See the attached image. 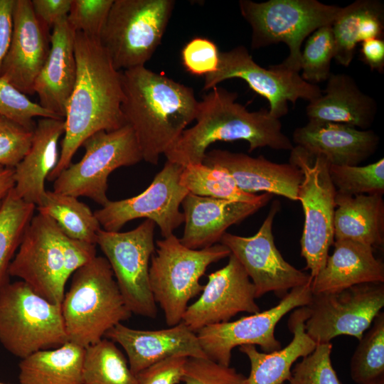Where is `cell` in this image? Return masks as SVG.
<instances>
[{
	"mask_svg": "<svg viewBox=\"0 0 384 384\" xmlns=\"http://www.w3.org/2000/svg\"><path fill=\"white\" fill-rule=\"evenodd\" d=\"M334 240H350L381 248L384 244V201L380 194H336Z\"/></svg>",
	"mask_w": 384,
	"mask_h": 384,
	"instance_id": "29",
	"label": "cell"
},
{
	"mask_svg": "<svg viewBox=\"0 0 384 384\" xmlns=\"http://www.w3.org/2000/svg\"><path fill=\"white\" fill-rule=\"evenodd\" d=\"M331 342L316 343L292 370L289 384H341L331 363Z\"/></svg>",
	"mask_w": 384,
	"mask_h": 384,
	"instance_id": "40",
	"label": "cell"
},
{
	"mask_svg": "<svg viewBox=\"0 0 384 384\" xmlns=\"http://www.w3.org/2000/svg\"><path fill=\"white\" fill-rule=\"evenodd\" d=\"M309 316L307 306L298 307L290 314L288 327L293 338L283 348L265 353L258 351L253 345L239 346L240 351L247 356L250 363V374L243 384H282L289 380L293 363L310 354L316 346L305 331Z\"/></svg>",
	"mask_w": 384,
	"mask_h": 384,
	"instance_id": "28",
	"label": "cell"
},
{
	"mask_svg": "<svg viewBox=\"0 0 384 384\" xmlns=\"http://www.w3.org/2000/svg\"><path fill=\"white\" fill-rule=\"evenodd\" d=\"M230 255V250L221 243L190 249L174 234L156 241L149 265V283L168 326L182 321L188 302L204 287L199 280L208 267Z\"/></svg>",
	"mask_w": 384,
	"mask_h": 384,
	"instance_id": "6",
	"label": "cell"
},
{
	"mask_svg": "<svg viewBox=\"0 0 384 384\" xmlns=\"http://www.w3.org/2000/svg\"><path fill=\"white\" fill-rule=\"evenodd\" d=\"M179 181L188 193L200 196L251 203H267L272 197L268 193H245L225 169L203 163L183 166Z\"/></svg>",
	"mask_w": 384,
	"mask_h": 384,
	"instance_id": "32",
	"label": "cell"
},
{
	"mask_svg": "<svg viewBox=\"0 0 384 384\" xmlns=\"http://www.w3.org/2000/svg\"><path fill=\"white\" fill-rule=\"evenodd\" d=\"M75 33L67 18L53 26L48 55L33 85L41 107L63 119L76 80Z\"/></svg>",
	"mask_w": 384,
	"mask_h": 384,
	"instance_id": "24",
	"label": "cell"
},
{
	"mask_svg": "<svg viewBox=\"0 0 384 384\" xmlns=\"http://www.w3.org/2000/svg\"><path fill=\"white\" fill-rule=\"evenodd\" d=\"M361 59L371 70L384 71V41L373 38L361 43Z\"/></svg>",
	"mask_w": 384,
	"mask_h": 384,
	"instance_id": "49",
	"label": "cell"
},
{
	"mask_svg": "<svg viewBox=\"0 0 384 384\" xmlns=\"http://www.w3.org/2000/svg\"><path fill=\"white\" fill-rule=\"evenodd\" d=\"M50 36L36 18L31 1L15 0L12 36L1 77L26 95L34 94V82L49 53Z\"/></svg>",
	"mask_w": 384,
	"mask_h": 384,
	"instance_id": "19",
	"label": "cell"
},
{
	"mask_svg": "<svg viewBox=\"0 0 384 384\" xmlns=\"http://www.w3.org/2000/svg\"><path fill=\"white\" fill-rule=\"evenodd\" d=\"M305 331L316 343L351 336L361 339L384 306V284L368 282L312 294Z\"/></svg>",
	"mask_w": 384,
	"mask_h": 384,
	"instance_id": "13",
	"label": "cell"
},
{
	"mask_svg": "<svg viewBox=\"0 0 384 384\" xmlns=\"http://www.w3.org/2000/svg\"><path fill=\"white\" fill-rule=\"evenodd\" d=\"M238 95L216 86L198 101L196 124L186 128L164 154L167 161L182 166L203 162L207 149L216 142L246 141L249 152L270 147L291 151L294 146L282 131L279 119L268 109L250 111L238 102Z\"/></svg>",
	"mask_w": 384,
	"mask_h": 384,
	"instance_id": "3",
	"label": "cell"
},
{
	"mask_svg": "<svg viewBox=\"0 0 384 384\" xmlns=\"http://www.w3.org/2000/svg\"><path fill=\"white\" fill-rule=\"evenodd\" d=\"M310 283L293 288L276 306L267 310L198 330L196 335L208 358L229 366L232 351L237 346L257 345L265 353L280 349L281 343L274 336L276 325L292 310L310 303Z\"/></svg>",
	"mask_w": 384,
	"mask_h": 384,
	"instance_id": "14",
	"label": "cell"
},
{
	"mask_svg": "<svg viewBox=\"0 0 384 384\" xmlns=\"http://www.w3.org/2000/svg\"><path fill=\"white\" fill-rule=\"evenodd\" d=\"M72 0H31L33 13L40 23L48 31L67 18Z\"/></svg>",
	"mask_w": 384,
	"mask_h": 384,
	"instance_id": "47",
	"label": "cell"
},
{
	"mask_svg": "<svg viewBox=\"0 0 384 384\" xmlns=\"http://www.w3.org/2000/svg\"><path fill=\"white\" fill-rule=\"evenodd\" d=\"M75 55L76 80L66 107L59 159L48 177L50 181L69 166L73 156L88 137L126 124L121 110V71L114 68L100 39L76 32Z\"/></svg>",
	"mask_w": 384,
	"mask_h": 384,
	"instance_id": "1",
	"label": "cell"
},
{
	"mask_svg": "<svg viewBox=\"0 0 384 384\" xmlns=\"http://www.w3.org/2000/svg\"><path fill=\"white\" fill-rule=\"evenodd\" d=\"M232 78L243 80L253 91L265 97L269 103V113L278 119L288 113L289 102L294 105L299 99L311 102L322 94L317 85L304 80L299 73L279 64L268 68L260 66L243 46L220 52L218 70L205 76L203 89L210 90Z\"/></svg>",
	"mask_w": 384,
	"mask_h": 384,
	"instance_id": "12",
	"label": "cell"
},
{
	"mask_svg": "<svg viewBox=\"0 0 384 384\" xmlns=\"http://www.w3.org/2000/svg\"><path fill=\"white\" fill-rule=\"evenodd\" d=\"M36 209L53 220L65 236L97 245L100 223L91 209L78 198L46 191Z\"/></svg>",
	"mask_w": 384,
	"mask_h": 384,
	"instance_id": "31",
	"label": "cell"
},
{
	"mask_svg": "<svg viewBox=\"0 0 384 384\" xmlns=\"http://www.w3.org/2000/svg\"><path fill=\"white\" fill-rule=\"evenodd\" d=\"M14 4L15 0H0V77L12 36Z\"/></svg>",
	"mask_w": 384,
	"mask_h": 384,
	"instance_id": "48",
	"label": "cell"
},
{
	"mask_svg": "<svg viewBox=\"0 0 384 384\" xmlns=\"http://www.w3.org/2000/svg\"><path fill=\"white\" fill-rule=\"evenodd\" d=\"M156 224L146 219L127 232L100 229L98 245L107 260L126 306L132 314L154 319L156 303L149 283V261L155 252Z\"/></svg>",
	"mask_w": 384,
	"mask_h": 384,
	"instance_id": "11",
	"label": "cell"
},
{
	"mask_svg": "<svg viewBox=\"0 0 384 384\" xmlns=\"http://www.w3.org/2000/svg\"><path fill=\"white\" fill-rule=\"evenodd\" d=\"M33 129L0 116V166L14 169L28 152Z\"/></svg>",
	"mask_w": 384,
	"mask_h": 384,
	"instance_id": "43",
	"label": "cell"
},
{
	"mask_svg": "<svg viewBox=\"0 0 384 384\" xmlns=\"http://www.w3.org/2000/svg\"><path fill=\"white\" fill-rule=\"evenodd\" d=\"M0 116L21 126L34 129V118L63 119L31 101L8 81L0 77Z\"/></svg>",
	"mask_w": 384,
	"mask_h": 384,
	"instance_id": "39",
	"label": "cell"
},
{
	"mask_svg": "<svg viewBox=\"0 0 384 384\" xmlns=\"http://www.w3.org/2000/svg\"><path fill=\"white\" fill-rule=\"evenodd\" d=\"M279 206L277 200L272 203L267 216L254 235L242 237L225 233L220 240L251 279L256 299L270 292L282 298L293 288L305 285L312 279L309 274L288 263L275 245L272 226Z\"/></svg>",
	"mask_w": 384,
	"mask_h": 384,
	"instance_id": "17",
	"label": "cell"
},
{
	"mask_svg": "<svg viewBox=\"0 0 384 384\" xmlns=\"http://www.w3.org/2000/svg\"><path fill=\"white\" fill-rule=\"evenodd\" d=\"M289 162L303 174L297 193L304 214L301 255L306 263L305 269L310 271L313 278L325 265L334 241L336 191L329 176L330 164L324 157L311 155L303 148L294 146Z\"/></svg>",
	"mask_w": 384,
	"mask_h": 384,
	"instance_id": "9",
	"label": "cell"
},
{
	"mask_svg": "<svg viewBox=\"0 0 384 384\" xmlns=\"http://www.w3.org/2000/svg\"><path fill=\"white\" fill-rule=\"evenodd\" d=\"M366 384H384V375L371 380Z\"/></svg>",
	"mask_w": 384,
	"mask_h": 384,
	"instance_id": "51",
	"label": "cell"
},
{
	"mask_svg": "<svg viewBox=\"0 0 384 384\" xmlns=\"http://www.w3.org/2000/svg\"><path fill=\"white\" fill-rule=\"evenodd\" d=\"M122 112L133 129L143 160L156 165L195 120L192 87L145 66L121 71Z\"/></svg>",
	"mask_w": 384,
	"mask_h": 384,
	"instance_id": "2",
	"label": "cell"
},
{
	"mask_svg": "<svg viewBox=\"0 0 384 384\" xmlns=\"http://www.w3.org/2000/svg\"><path fill=\"white\" fill-rule=\"evenodd\" d=\"M336 194L356 196L384 193V159L366 166L329 165Z\"/></svg>",
	"mask_w": 384,
	"mask_h": 384,
	"instance_id": "36",
	"label": "cell"
},
{
	"mask_svg": "<svg viewBox=\"0 0 384 384\" xmlns=\"http://www.w3.org/2000/svg\"><path fill=\"white\" fill-rule=\"evenodd\" d=\"M351 379L366 384L384 375V313L380 311L364 333L350 364Z\"/></svg>",
	"mask_w": 384,
	"mask_h": 384,
	"instance_id": "35",
	"label": "cell"
},
{
	"mask_svg": "<svg viewBox=\"0 0 384 384\" xmlns=\"http://www.w3.org/2000/svg\"><path fill=\"white\" fill-rule=\"evenodd\" d=\"M105 336L123 348L129 368L134 375L175 355L208 358L196 333L183 321L168 329L158 330L134 329L119 323L110 329Z\"/></svg>",
	"mask_w": 384,
	"mask_h": 384,
	"instance_id": "21",
	"label": "cell"
},
{
	"mask_svg": "<svg viewBox=\"0 0 384 384\" xmlns=\"http://www.w3.org/2000/svg\"><path fill=\"white\" fill-rule=\"evenodd\" d=\"M341 7L317 0H240L242 16L252 29L251 48L285 43L288 56L279 65L300 72L302 45L318 28L331 25Z\"/></svg>",
	"mask_w": 384,
	"mask_h": 384,
	"instance_id": "5",
	"label": "cell"
},
{
	"mask_svg": "<svg viewBox=\"0 0 384 384\" xmlns=\"http://www.w3.org/2000/svg\"><path fill=\"white\" fill-rule=\"evenodd\" d=\"M202 163L225 169L245 193L256 194L262 191L298 201L303 174L289 162L279 164L262 155L252 157L243 153L213 149L206 152Z\"/></svg>",
	"mask_w": 384,
	"mask_h": 384,
	"instance_id": "20",
	"label": "cell"
},
{
	"mask_svg": "<svg viewBox=\"0 0 384 384\" xmlns=\"http://www.w3.org/2000/svg\"><path fill=\"white\" fill-rule=\"evenodd\" d=\"M114 0H72L67 21L76 32L100 39Z\"/></svg>",
	"mask_w": 384,
	"mask_h": 384,
	"instance_id": "41",
	"label": "cell"
},
{
	"mask_svg": "<svg viewBox=\"0 0 384 384\" xmlns=\"http://www.w3.org/2000/svg\"><path fill=\"white\" fill-rule=\"evenodd\" d=\"M36 206L18 198L13 189L0 209V290L9 283V267L23 234L33 217Z\"/></svg>",
	"mask_w": 384,
	"mask_h": 384,
	"instance_id": "34",
	"label": "cell"
},
{
	"mask_svg": "<svg viewBox=\"0 0 384 384\" xmlns=\"http://www.w3.org/2000/svg\"><path fill=\"white\" fill-rule=\"evenodd\" d=\"M60 306L68 341L84 348L100 341L110 329L132 316L110 265L101 256L73 274Z\"/></svg>",
	"mask_w": 384,
	"mask_h": 384,
	"instance_id": "4",
	"label": "cell"
},
{
	"mask_svg": "<svg viewBox=\"0 0 384 384\" xmlns=\"http://www.w3.org/2000/svg\"><path fill=\"white\" fill-rule=\"evenodd\" d=\"M85 348L66 342L61 346L42 350L21 360L20 384H82V370Z\"/></svg>",
	"mask_w": 384,
	"mask_h": 384,
	"instance_id": "30",
	"label": "cell"
},
{
	"mask_svg": "<svg viewBox=\"0 0 384 384\" xmlns=\"http://www.w3.org/2000/svg\"><path fill=\"white\" fill-rule=\"evenodd\" d=\"M14 186V169L0 166V209Z\"/></svg>",
	"mask_w": 384,
	"mask_h": 384,
	"instance_id": "50",
	"label": "cell"
},
{
	"mask_svg": "<svg viewBox=\"0 0 384 384\" xmlns=\"http://www.w3.org/2000/svg\"><path fill=\"white\" fill-rule=\"evenodd\" d=\"M183 166L166 161L150 185L132 198L112 201L94 212L102 229L117 232L129 221L145 218L157 225L164 238L184 223L180 206L188 191L180 183Z\"/></svg>",
	"mask_w": 384,
	"mask_h": 384,
	"instance_id": "15",
	"label": "cell"
},
{
	"mask_svg": "<svg viewBox=\"0 0 384 384\" xmlns=\"http://www.w3.org/2000/svg\"><path fill=\"white\" fill-rule=\"evenodd\" d=\"M266 204L227 201L188 193L181 203L185 225L179 240L192 250L210 247L220 242L229 227L240 223Z\"/></svg>",
	"mask_w": 384,
	"mask_h": 384,
	"instance_id": "23",
	"label": "cell"
},
{
	"mask_svg": "<svg viewBox=\"0 0 384 384\" xmlns=\"http://www.w3.org/2000/svg\"><path fill=\"white\" fill-rule=\"evenodd\" d=\"M63 233L50 218L38 213L28 224L10 265L18 277L48 301L61 304L68 278L65 274Z\"/></svg>",
	"mask_w": 384,
	"mask_h": 384,
	"instance_id": "16",
	"label": "cell"
},
{
	"mask_svg": "<svg viewBox=\"0 0 384 384\" xmlns=\"http://www.w3.org/2000/svg\"><path fill=\"white\" fill-rule=\"evenodd\" d=\"M174 0H114L100 41L118 71L145 66L161 42Z\"/></svg>",
	"mask_w": 384,
	"mask_h": 384,
	"instance_id": "8",
	"label": "cell"
},
{
	"mask_svg": "<svg viewBox=\"0 0 384 384\" xmlns=\"http://www.w3.org/2000/svg\"><path fill=\"white\" fill-rule=\"evenodd\" d=\"M255 287L238 259L230 253L223 268L208 275L200 297L188 306L182 321L193 331L230 321L240 312L260 311Z\"/></svg>",
	"mask_w": 384,
	"mask_h": 384,
	"instance_id": "18",
	"label": "cell"
},
{
	"mask_svg": "<svg viewBox=\"0 0 384 384\" xmlns=\"http://www.w3.org/2000/svg\"><path fill=\"white\" fill-rule=\"evenodd\" d=\"M82 146L84 156L53 181V191L87 197L103 206L110 201L107 195L110 174L119 167L143 160L137 137L126 124L113 131L96 132Z\"/></svg>",
	"mask_w": 384,
	"mask_h": 384,
	"instance_id": "10",
	"label": "cell"
},
{
	"mask_svg": "<svg viewBox=\"0 0 384 384\" xmlns=\"http://www.w3.org/2000/svg\"><path fill=\"white\" fill-rule=\"evenodd\" d=\"M68 341L60 304L38 295L21 280L0 290V343L9 353L23 359Z\"/></svg>",
	"mask_w": 384,
	"mask_h": 384,
	"instance_id": "7",
	"label": "cell"
},
{
	"mask_svg": "<svg viewBox=\"0 0 384 384\" xmlns=\"http://www.w3.org/2000/svg\"><path fill=\"white\" fill-rule=\"evenodd\" d=\"M82 378V384H138L125 356L106 338L85 348Z\"/></svg>",
	"mask_w": 384,
	"mask_h": 384,
	"instance_id": "33",
	"label": "cell"
},
{
	"mask_svg": "<svg viewBox=\"0 0 384 384\" xmlns=\"http://www.w3.org/2000/svg\"><path fill=\"white\" fill-rule=\"evenodd\" d=\"M326 81L321 95L309 102L306 107L309 121L340 123L369 129L378 112L376 100L363 92L349 75L331 73Z\"/></svg>",
	"mask_w": 384,
	"mask_h": 384,
	"instance_id": "27",
	"label": "cell"
},
{
	"mask_svg": "<svg viewBox=\"0 0 384 384\" xmlns=\"http://www.w3.org/2000/svg\"><path fill=\"white\" fill-rule=\"evenodd\" d=\"M334 250L311 279L312 294L334 292L368 282L384 283V264L370 246L350 240L334 241Z\"/></svg>",
	"mask_w": 384,
	"mask_h": 384,
	"instance_id": "26",
	"label": "cell"
},
{
	"mask_svg": "<svg viewBox=\"0 0 384 384\" xmlns=\"http://www.w3.org/2000/svg\"><path fill=\"white\" fill-rule=\"evenodd\" d=\"M63 250L65 274L68 279L96 255V245L71 239L63 234Z\"/></svg>",
	"mask_w": 384,
	"mask_h": 384,
	"instance_id": "46",
	"label": "cell"
},
{
	"mask_svg": "<svg viewBox=\"0 0 384 384\" xmlns=\"http://www.w3.org/2000/svg\"><path fill=\"white\" fill-rule=\"evenodd\" d=\"M335 43L331 25L313 32L301 53V77L306 82L317 85L331 75V63L334 58Z\"/></svg>",
	"mask_w": 384,
	"mask_h": 384,
	"instance_id": "37",
	"label": "cell"
},
{
	"mask_svg": "<svg viewBox=\"0 0 384 384\" xmlns=\"http://www.w3.org/2000/svg\"><path fill=\"white\" fill-rule=\"evenodd\" d=\"M292 140L296 146L311 155L324 157L335 166H358L376 151L380 142L371 129L312 120L296 128Z\"/></svg>",
	"mask_w": 384,
	"mask_h": 384,
	"instance_id": "22",
	"label": "cell"
},
{
	"mask_svg": "<svg viewBox=\"0 0 384 384\" xmlns=\"http://www.w3.org/2000/svg\"><path fill=\"white\" fill-rule=\"evenodd\" d=\"M0 384H9V383H4L0 382Z\"/></svg>",
	"mask_w": 384,
	"mask_h": 384,
	"instance_id": "52",
	"label": "cell"
},
{
	"mask_svg": "<svg viewBox=\"0 0 384 384\" xmlns=\"http://www.w3.org/2000/svg\"><path fill=\"white\" fill-rule=\"evenodd\" d=\"M64 119L41 118L33 129L31 146L14 169V194L38 206L46 193L45 181L57 166L58 142L64 134Z\"/></svg>",
	"mask_w": 384,
	"mask_h": 384,
	"instance_id": "25",
	"label": "cell"
},
{
	"mask_svg": "<svg viewBox=\"0 0 384 384\" xmlns=\"http://www.w3.org/2000/svg\"><path fill=\"white\" fill-rule=\"evenodd\" d=\"M220 51L212 41L196 37L181 50V60L186 70L194 75H208L218 70Z\"/></svg>",
	"mask_w": 384,
	"mask_h": 384,
	"instance_id": "44",
	"label": "cell"
},
{
	"mask_svg": "<svg viewBox=\"0 0 384 384\" xmlns=\"http://www.w3.org/2000/svg\"><path fill=\"white\" fill-rule=\"evenodd\" d=\"M245 376L234 368L208 358L188 357L181 381L184 384H243Z\"/></svg>",
	"mask_w": 384,
	"mask_h": 384,
	"instance_id": "42",
	"label": "cell"
},
{
	"mask_svg": "<svg viewBox=\"0 0 384 384\" xmlns=\"http://www.w3.org/2000/svg\"><path fill=\"white\" fill-rule=\"evenodd\" d=\"M188 356L175 355L144 368L136 375L138 384H177L181 381Z\"/></svg>",
	"mask_w": 384,
	"mask_h": 384,
	"instance_id": "45",
	"label": "cell"
},
{
	"mask_svg": "<svg viewBox=\"0 0 384 384\" xmlns=\"http://www.w3.org/2000/svg\"><path fill=\"white\" fill-rule=\"evenodd\" d=\"M369 0H356L341 7L331 24L334 43L335 60L343 67H348L355 55L358 42L361 20Z\"/></svg>",
	"mask_w": 384,
	"mask_h": 384,
	"instance_id": "38",
	"label": "cell"
}]
</instances>
